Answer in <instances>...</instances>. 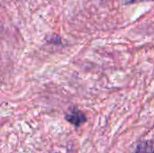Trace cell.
<instances>
[{
  "label": "cell",
  "instance_id": "obj_1",
  "mask_svg": "<svg viewBox=\"0 0 154 153\" xmlns=\"http://www.w3.org/2000/svg\"><path fill=\"white\" fill-rule=\"evenodd\" d=\"M66 120L69 121L70 124L79 126L86 121V117L80 111L73 110L70 114H68L66 115Z\"/></svg>",
  "mask_w": 154,
  "mask_h": 153
},
{
  "label": "cell",
  "instance_id": "obj_2",
  "mask_svg": "<svg viewBox=\"0 0 154 153\" xmlns=\"http://www.w3.org/2000/svg\"><path fill=\"white\" fill-rule=\"evenodd\" d=\"M135 153H153L152 145L149 142H144L138 146Z\"/></svg>",
  "mask_w": 154,
  "mask_h": 153
},
{
  "label": "cell",
  "instance_id": "obj_3",
  "mask_svg": "<svg viewBox=\"0 0 154 153\" xmlns=\"http://www.w3.org/2000/svg\"><path fill=\"white\" fill-rule=\"evenodd\" d=\"M136 1H143V0H128L127 3H133V2H136Z\"/></svg>",
  "mask_w": 154,
  "mask_h": 153
}]
</instances>
